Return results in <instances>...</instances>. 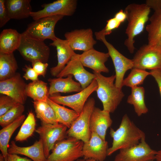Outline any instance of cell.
<instances>
[{"mask_svg":"<svg viewBox=\"0 0 161 161\" xmlns=\"http://www.w3.org/2000/svg\"><path fill=\"white\" fill-rule=\"evenodd\" d=\"M132 60L133 68L144 70L161 69V49L155 45H143L136 52Z\"/></svg>","mask_w":161,"mask_h":161,"instance_id":"30bf717a","label":"cell"},{"mask_svg":"<svg viewBox=\"0 0 161 161\" xmlns=\"http://www.w3.org/2000/svg\"><path fill=\"white\" fill-rule=\"evenodd\" d=\"M79 55L76 54L73 56L56 77L63 78L72 75L81 84L83 90L90 85L95 76L94 73L89 72L84 69L80 60Z\"/></svg>","mask_w":161,"mask_h":161,"instance_id":"5bb4252c","label":"cell"},{"mask_svg":"<svg viewBox=\"0 0 161 161\" xmlns=\"http://www.w3.org/2000/svg\"><path fill=\"white\" fill-rule=\"evenodd\" d=\"M25 118V115L22 114L13 122L0 130V150L5 161H7L8 145L10 139L15 131L22 124Z\"/></svg>","mask_w":161,"mask_h":161,"instance_id":"d4e9b609","label":"cell"},{"mask_svg":"<svg viewBox=\"0 0 161 161\" xmlns=\"http://www.w3.org/2000/svg\"><path fill=\"white\" fill-rule=\"evenodd\" d=\"M32 68L38 76L41 75L44 77L48 64L40 61H37L32 63Z\"/></svg>","mask_w":161,"mask_h":161,"instance_id":"8d00e7d4","label":"cell"},{"mask_svg":"<svg viewBox=\"0 0 161 161\" xmlns=\"http://www.w3.org/2000/svg\"><path fill=\"white\" fill-rule=\"evenodd\" d=\"M109 134L113 138V142L112 146L107 149L108 156L118 150L129 148L137 145L141 138L145 135L126 114L123 117L117 129L115 131L111 128Z\"/></svg>","mask_w":161,"mask_h":161,"instance_id":"6da1fadb","label":"cell"},{"mask_svg":"<svg viewBox=\"0 0 161 161\" xmlns=\"http://www.w3.org/2000/svg\"><path fill=\"white\" fill-rule=\"evenodd\" d=\"M108 144L107 141L103 140L95 133L92 132L89 141L84 143L82 149L84 159L103 161L107 156Z\"/></svg>","mask_w":161,"mask_h":161,"instance_id":"e0dca14e","label":"cell"},{"mask_svg":"<svg viewBox=\"0 0 161 161\" xmlns=\"http://www.w3.org/2000/svg\"><path fill=\"white\" fill-rule=\"evenodd\" d=\"M112 123L109 112L95 107L90 119V131L95 133L103 140H106L107 130Z\"/></svg>","mask_w":161,"mask_h":161,"instance_id":"ffe728a7","label":"cell"},{"mask_svg":"<svg viewBox=\"0 0 161 161\" xmlns=\"http://www.w3.org/2000/svg\"><path fill=\"white\" fill-rule=\"evenodd\" d=\"M93 73L98 85L96 91L97 96L102 103L103 110L113 113L124 96L122 89L117 87L114 83L115 75L106 77L100 73Z\"/></svg>","mask_w":161,"mask_h":161,"instance_id":"3957f363","label":"cell"},{"mask_svg":"<svg viewBox=\"0 0 161 161\" xmlns=\"http://www.w3.org/2000/svg\"><path fill=\"white\" fill-rule=\"evenodd\" d=\"M64 36L74 51H86L93 48L94 45L97 43L93 38L92 30L90 28L75 30L67 32Z\"/></svg>","mask_w":161,"mask_h":161,"instance_id":"2e32d148","label":"cell"},{"mask_svg":"<svg viewBox=\"0 0 161 161\" xmlns=\"http://www.w3.org/2000/svg\"><path fill=\"white\" fill-rule=\"evenodd\" d=\"M35 126L36 120L34 114L32 112L30 111L15 137V140L22 141L27 140L35 131Z\"/></svg>","mask_w":161,"mask_h":161,"instance_id":"1f68e13d","label":"cell"},{"mask_svg":"<svg viewBox=\"0 0 161 161\" xmlns=\"http://www.w3.org/2000/svg\"><path fill=\"white\" fill-rule=\"evenodd\" d=\"M97 87L95 78L89 86L76 94L66 96L52 95L49 96V98L58 104L69 107L80 114L88 97L96 91Z\"/></svg>","mask_w":161,"mask_h":161,"instance_id":"4fadbf2b","label":"cell"},{"mask_svg":"<svg viewBox=\"0 0 161 161\" xmlns=\"http://www.w3.org/2000/svg\"><path fill=\"white\" fill-rule=\"evenodd\" d=\"M95 100L92 97L89 99L78 118L66 131L67 137H72L83 141H89L91 132L90 129L91 115L95 108Z\"/></svg>","mask_w":161,"mask_h":161,"instance_id":"5b68a950","label":"cell"},{"mask_svg":"<svg viewBox=\"0 0 161 161\" xmlns=\"http://www.w3.org/2000/svg\"><path fill=\"white\" fill-rule=\"evenodd\" d=\"M23 70L25 72L23 77L26 80H30L32 81L38 80V75L30 66L25 65Z\"/></svg>","mask_w":161,"mask_h":161,"instance_id":"f35d334b","label":"cell"},{"mask_svg":"<svg viewBox=\"0 0 161 161\" xmlns=\"http://www.w3.org/2000/svg\"><path fill=\"white\" fill-rule=\"evenodd\" d=\"M26 92L34 101H47L49 96L47 83L39 80L27 84Z\"/></svg>","mask_w":161,"mask_h":161,"instance_id":"4316f807","label":"cell"},{"mask_svg":"<svg viewBox=\"0 0 161 161\" xmlns=\"http://www.w3.org/2000/svg\"><path fill=\"white\" fill-rule=\"evenodd\" d=\"M156 161H161V149L157 151L155 156Z\"/></svg>","mask_w":161,"mask_h":161,"instance_id":"ee69618b","label":"cell"},{"mask_svg":"<svg viewBox=\"0 0 161 161\" xmlns=\"http://www.w3.org/2000/svg\"><path fill=\"white\" fill-rule=\"evenodd\" d=\"M84 143L72 137H68L55 144L46 161H75L83 157Z\"/></svg>","mask_w":161,"mask_h":161,"instance_id":"277c9868","label":"cell"},{"mask_svg":"<svg viewBox=\"0 0 161 161\" xmlns=\"http://www.w3.org/2000/svg\"><path fill=\"white\" fill-rule=\"evenodd\" d=\"M114 17L121 23L126 19V16L125 12L121 10L115 14Z\"/></svg>","mask_w":161,"mask_h":161,"instance_id":"7bdbcfd3","label":"cell"},{"mask_svg":"<svg viewBox=\"0 0 161 161\" xmlns=\"http://www.w3.org/2000/svg\"><path fill=\"white\" fill-rule=\"evenodd\" d=\"M145 90L142 86L131 88V93L129 96L127 102L133 106L135 112L138 116L148 112L144 101Z\"/></svg>","mask_w":161,"mask_h":161,"instance_id":"f546056e","label":"cell"},{"mask_svg":"<svg viewBox=\"0 0 161 161\" xmlns=\"http://www.w3.org/2000/svg\"><path fill=\"white\" fill-rule=\"evenodd\" d=\"M121 24L114 17L108 20L105 27L102 30L105 36L111 34L112 31L118 28Z\"/></svg>","mask_w":161,"mask_h":161,"instance_id":"74e56055","label":"cell"},{"mask_svg":"<svg viewBox=\"0 0 161 161\" xmlns=\"http://www.w3.org/2000/svg\"><path fill=\"white\" fill-rule=\"evenodd\" d=\"M47 101L54 110L59 123L64 125L69 129L80 115L74 110L61 106L49 98Z\"/></svg>","mask_w":161,"mask_h":161,"instance_id":"f1b7e54d","label":"cell"},{"mask_svg":"<svg viewBox=\"0 0 161 161\" xmlns=\"http://www.w3.org/2000/svg\"><path fill=\"white\" fill-rule=\"evenodd\" d=\"M7 161H32V160L27 157H23L18 154H10L8 153L7 156Z\"/></svg>","mask_w":161,"mask_h":161,"instance_id":"b9f144b4","label":"cell"},{"mask_svg":"<svg viewBox=\"0 0 161 161\" xmlns=\"http://www.w3.org/2000/svg\"><path fill=\"white\" fill-rule=\"evenodd\" d=\"M76 161H99L95 160L94 159L92 158H89L88 159H78Z\"/></svg>","mask_w":161,"mask_h":161,"instance_id":"f6af8a7d","label":"cell"},{"mask_svg":"<svg viewBox=\"0 0 161 161\" xmlns=\"http://www.w3.org/2000/svg\"><path fill=\"white\" fill-rule=\"evenodd\" d=\"M151 75L155 79L158 84L161 97V69H154L150 72Z\"/></svg>","mask_w":161,"mask_h":161,"instance_id":"60d3db41","label":"cell"},{"mask_svg":"<svg viewBox=\"0 0 161 161\" xmlns=\"http://www.w3.org/2000/svg\"><path fill=\"white\" fill-rule=\"evenodd\" d=\"M145 4L154 12L161 11V0H147Z\"/></svg>","mask_w":161,"mask_h":161,"instance_id":"ab89813d","label":"cell"},{"mask_svg":"<svg viewBox=\"0 0 161 161\" xmlns=\"http://www.w3.org/2000/svg\"><path fill=\"white\" fill-rule=\"evenodd\" d=\"M77 4L76 0H58L42 4L43 9L37 11H32L30 16L34 21L50 16H72L76 11Z\"/></svg>","mask_w":161,"mask_h":161,"instance_id":"8fae6325","label":"cell"},{"mask_svg":"<svg viewBox=\"0 0 161 161\" xmlns=\"http://www.w3.org/2000/svg\"><path fill=\"white\" fill-rule=\"evenodd\" d=\"M150 9L145 4L132 3L127 5L125 9L128 23L125 32L127 38L124 44L131 54L134 53L135 49L134 38L143 30L149 19Z\"/></svg>","mask_w":161,"mask_h":161,"instance_id":"7a4b0ae2","label":"cell"},{"mask_svg":"<svg viewBox=\"0 0 161 161\" xmlns=\"http://www.w3.org/2000/svg\"><path fill=\"white\" fill-rule=\"evenodd\" d=\"M109 57L108 53L100 52L93 48L80 54L79 59L84 66L92 69L93 72L108 73L109 70L105 64Z\"/></svg>","mask_w":161,"mask_h":161,"instance_id":"ac0fdd59","label":"cell"},{"mask_svg":"<svg viewBox=\"0 0 161 161\" xmlns=\"http://www.w3.org/2000/svg\"><path fill=\"white\" fill-rule=\"evenodd\" d=\"M8 153L25 155L33 161H46L42 141L40 139L36 141L32 145L25 147L17 146L14 141H12L8 148Z\"/></svg>","mask_w":161,"mask_h":161,"instance_id":"44dd1931","label":"cell"},{"mask_svg":"<svg viewBox=\"0 0 161 161\" xmlns=\"http://www.w3.org/2000/svg\"><path fill=\"white\" fill-rule=\"evenodd\" d=\"M64 17L60 15L50 16L34 20L28 25L21 34L41 41L49 39L53 41L57 38L55 34V26Z\"/></svg>","mask_w":161,"mask_h":161,"instance_id":"8992f818","label":"cell"},{"mask_svg":"<svg viewBox=\"0 0 161 161\" xmlns=\"http://www.w3.org/2000/svg\"><path fill=\"white\" fill-rule=\"evenodd\" d=\"M155 45L161 49V36Z\"/></svg>","mask_w":161,"mask_h":161,"instance_id":"bcb514c9","label":"cell"},{"mask_svg":"<svg viewBox=\"0 0 161 161\" xmlns=\"http://www.w3.org/2000/svg\"><path fill=\"white\" fill-rule=\"evenodd\" d=\"M96 39L102 41L108 50V53L112 61L115 71V85L122 89V83L126 72L133 68L134 64L132 59H129L123 55L106 39L103 30L95 32Z\"/></svg>","mask_w":161,"mask_h":161,"instance_id":"52a82bcc","label":"cell"},{"mask_svg":"<svg viewBox=\"0 0 161 161\" xmlns=\"http://www.w3.org/2000/svg\"><path fill=\"white\" fill-rule=\"evenodd\" d=\"M21 36L16 30H3L0 34V52L13 53L19 47Z\"/></svg>","mask_w":161,"mask_h":161,"instance_id":"cb8c5ba5","label":"cell"},{"mask_svg":"<svg viewBox=\"0 0 161 161\" xmlns=\"http://www.w3.org/2000/svg\"><path fill=\"white\" fill-rule=\"evenodd\" d=\"M149 75H151L150 72L133 68L127 77L123 79L122 86H126L131 88L138 86L143 84L145 79Z\"/></svg>","mask_w":161,"mask_h":161,"instance_id":"d6a6232c","label":"cell"},{"mask_svg":"<svg viewBox=\"0 0 161 161\" xmlns=\"http://www.w3.org/2000/svg\"><path fill=\"white\" fill-rule=\"evenodd\" d=\"M5 0H0V27L1 28L10 19L8 15Z\"/></svg>","mask_w":161,"mask_h":161,"instance_id":"d590c367","label":"cell"},{"mask_svg":"<svg viewBox=\"0 0 161 161\" xmlns=\"http://www.w3.org/2000/svg\"><path fill=\"white\" fill-rule=\"evenodd\" d=\"M30 0H7L5 5L10 18H25L30 16L32 12Z\"/></svg>","mask_w":161,"mask_h":161,"instance_id":"603a6c76","label":"cell"},{"mask_svg":"<svg viewBox=\"0 0 161 161\" xmlns=\"http://www.w3.org/2000/svg\"><path fill=\"white\" fill-rule=\"evenodd\" d=\"M0 161H5L4 157L1 154H0Z\"/></svg>","mask_w":161,"mask_h":161,"instance_id":"7dc6e473","label":"cell"},{"mask_svg":"<svg viewBox=\"0 0 161 161\" xmlns=\"http://www.w3.org/2000/svg\"><path fill=\"white\" fill-rule=\"evenodd\" d=\"M21 35L17 50L24 59L31 63L37 61L47 63L49 57L50 49L44 41Z\"/></svg>","mask_w":161,"mask_h":161,"instance_id":"ba28073f","label":"cell"},{"mask_svg":"<svg viewBox=\"0 0 161 161\" xmlns=\"http://www.w3.org/2000/svg\"><path fill=\"white\" fill-rule=\"evenodd\" d=\"M18 69V64L13 53L0 52V81L13 77Z\"/></svg>","mask_w":161,"mask_h":161,"instance_id":"484cf974","label":"cell"},{"mask_svg":"<svg viewBox=\"0 0 161 161\" xmlns=\"http://www.w3.org/2000/svg\"><path fill=\"white\" fill-rule=\"evenodd\" d=\"M67 128L66 126L60 123L51 124L42 123L41 126L35 130V131L42 141L47 158L56 143L68 137L66 134Z\"/></svg>","mask_w":161,"mask_h":161,"instance_id":"9c48e42d","label":"cell"},{"mask_svg":"<svg viewBox=\"0 0 161 161\" xmlns=\"http://www.w3.org/2000/svg\"><path fill=\"white\" fill-rule=\"evenodd\" d=\"M27 84L19 73L12 77L0 81L1 94L8 96L18 103L24 105L27 97L26 92Z\"/></svg>","mask_w":161,"mask_h":161,"instance_id":"9a60e30c","label":"cell"},{"mask_svg":"<svg viewBox=\"0 0 161 161\" xmlns=\"http://www.w3.org/2000/svg\"><path fill=\"white\" fill-rule=\"evenodd\" d=\"M36 117L42 123L55 124L59 123L53 108L47 101H32Z\"/></svg>","mask_w":161,"mask_h":161,"instance_id":"83f0119b","label":"cell"},{"mask_svg":"<svg viewBox=\"0 0 161 161\" xmlns=\"http://www.w3.org/2000/svg\"><path fill=\"white\" fill-rule=\"evenodd\" d=\"M73 76L68 75L66 78L62 77L50 78L48 80L50 86L49 92L50 96L56 93L79 92L82 90L81 84L79 82L75 81Z\"/></svg>","mask_w":161,"mask_h":161,"instance_id":"7402d4cb","label":"cell"},{"mask_svg":"<svg viewBox=\"0 0 161 161\" xmlns=\"http://www.w3.org/2000/svg\"><path fill=\"white\" fill-rule=\"evenodd\" d=\"M25 109L24 105L18 103L0 116V125L3 128L13 122L23 114Z\"/></svg>","mask_w":161,"mask_h":161,"instance_id":"836d02e7","label":"cell"},{"mask_svg":"<svg viewBox=\"0 0 161 161\" xmlns=\"http://www.w3.org/2000/svg\"><path fill=\"white\" fill-rule=\"evenodd\" d=\"M1 95L0 97V116L19 103L8 96Z\"/></svg>","mask_w":161,"mask_h":161,"instance_id":"e575fe53","label":"cell"},{"mask_svg":"<svg viewBox=\"0 0 161 161\" xmlns=\"http://www.w3.org/2000/svg\"><path fill=\"white\" fill-rule=\"evenodd\" d=\"M153 161V160H151V161Z\"/></svg>","mask_w":161,"mask_h":161,"instance_id":"c3c4849f","label":"cell"},{"mask_svg":"<svg viewBox=\"0 0 161 161\" xmlns=\"http://www.w3.org/2000/svg\"><path fill=\"white\" fill-rule=\"evenodd\" d=\"M50 45L56 48L58 64L50 68L51 75L56 77L63 69L67 64L76 53L70 47L67 41L57 38L56 40L50 44Z\"/></svg>","mask_w":161,"mask_h":161,"instance_id":"d6986e66","label":"cell"},{"mask_svg":"<svg viewBox=\"0 0 161 161\" xmlns=\"http://www.w3.org/2000/svg\"><path fill=\"white\" fill-rule=\"evenodd\" d=\"M149 20L150 23L146 27L148 44L154 45L161 36V11L154 12Z\"/></svg>","mask_w":161,"mask_h":161,"instance_id":"4dcf8cb0","label":"cell"},{"mask_svg":"<svg viewBox=\"0 0 161 161\" xmlns=\"http://www.w3.org/2000/svg\"><path fill=\"white\" fill-rule=\"evenodd\" d=\"M137 145L120 150L114 161H150L155 159L157 151L152 149L145 141V136Z\"/></svg>","mask_w":161,"mask_h":161,"instance_id":"7c38bea8","label":"cell"}]
</instances>
